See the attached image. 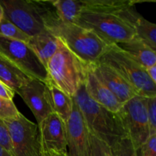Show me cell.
I'll return each mask as SVG.
<instances>
[{"label":"cell","mask_w":156,"mask_h":156,"mask_svg":"<svg viewBox=\"0 0 156 156\" xmlns=\"http://www.w3.org/2000/svg\"><path fill=\"white\" fill-rule=\"evenodd\" d=\"M129 0H85L76 24L89 28L109 44L129 41L136 36L133 27L122 16Z\"/></svg>","instance_id":"cell-1"},{"label":"cell","mask_w":156,"mask_h":156,"mask_svg":"<svg viewBox=\"0 0 156 156\" xmlns=\"http://www.w3.org/2000/svg\"><path fill=\"white\" fill-rule=\"evenodd\" d=\"M4 17L30 37L62 23L53 0H2Z\"/></svg>","instance_id":"cell-2"},{"label":"cell","mask_w":156,"mask_h":156,"mask_svg":"<svg viewBox=\"0 0 156 156\" xmlns=\"http://www.w3.org/2000/svg\"><path fill=\"white\" fill-rule=\"evenodd\" d=\"M73 99L85 118L90 133L109 146L128 136L118 113L111 112L94 101L87 94L84 82Z\"/></svg>","instance_id":"cell-3"},{"label":"cell","mask_w":156,"mask_h":156,"mask_svg":"<svg viewBox=\"0 0 156 156\" xmlns=\"http://www.w3.org/2000/svg\"><path fill=\"white\" fill-rule=\"evenodd\" d=\"M85 66L98 62L108 46L92 30L72 23H60L50 30Z\"/></svg>","instance_id":"cell-4"},{"label":"cell","mask_w":156,"mask_h":156,"mask_svg":"<svg viewBox=\"0 0 156 156\" xmlns=\"http://www.w3.org/2000/svg\"><path fill=\"white\" fill-rule=\"evenodd\" d=\"M48 85L73 98L85 80V65L59 39V47L46 67Z\"/></svg>","instance_id":"cell-5"},{"label":"cell","mask_w":156,"mask_h":156,"mask_svg":"<svg viewBox=\"0 0 156 156\" xmlns=\"http://www.w3.org/2000/svg\"><path fill=\"white\" fill-rule=\"evenodd\" d=\"M98 61L117 72L139 95L147 98L156 96V84L149 79L146 69L116 44H110Z\"/></svg>","instance_id":"cell-6"},{"label":"cell","mask_w":156,"mask_h":156,"mask_svg":"<svg viewBox=\"0 0 156 156\" xmlns=\"http://www.w3.org/2000/svg\"><path fill=\"white\" fill-rule=\"evenodd\" d=\"M3 121L9 130L14 156H46L37 124L22 114Z\"/></svg>","instance_id":"cell-7"},{"label":"cell","mask_w":156,"mask_h":156,"mask_svg":"<svg viewBox=\"0 0 156 156\" xmlns=\"http://www.w3.org/2000/svg\"><path fill=\"white\" fill-rule=\"evenodd\" d=\"M0 56L30 77L47 83L46 68L27 43L0 37Z\"/></svg>","instance_id":"cell-8"},{"label":"cell","mask_w":156,"mask_h":156,"mask_svg":"<svg viewBox=\"0 0 156 156\" xmlns=\"http://www.w3.org/2000/svg\"><path fill=\"white\" fill-rule=\"evenodd\" d=\"M146 100L147 97L135 96L123 103L118 112L128 137L138 150L150 136Z\"/></svg>","instance_id":"cell-9"},{"label":"cell","mask_w":156,"mask_h":156,"mask_svg":"<svg viewBox=\"0 0 156 156\" xmlns=\"http://www.w3.org/2000/svg\"><path fill=\"white\" fill-rule=\"evenodd\" d=\"M68 156H91L90 132L85 118L73 99V108L66 122Z\"/></svg>","instance_id":"cell-10"},{"label":"cell","mask_w":156,"mask_h":156,"mask_svg":"<svg viewBox=\"0 0 156 156\" xmlns=\"http://www.w3.org/2000/svg\"><path fill=\"white\" fill-rule=\"evenodd\" d=\"M18 93L36 118L37 125L53 112L50 94L45 82L32 79L18 88Z\"/></svg>","instance_id":"cell-11"},{"label":"cell","mask_w":156,"mask_h":156,"mask_svg":"<svg viewBox=\"0 0 156 156\" xmlns=\"http://www.w3.org/2000/svg\"><path fill=\"white\" fill-rule=\"evenodd\" d=\"M37 126L46 156L67 152L66 123L57 114L52 113Z\"/></svg>","instance_id":"cell-12"},{"label":"cell","mask_w":156,"mask_h":156,"mask_svg":"<svg viewBox=\"0 0 156 156\" xmlns=\"http://www.w3.org/2000/svg\"><path fill=\"white\" fill-rule=\"evenodd\" d=\"M89 66L100 80L123 104L139 95L137 91L108 65L98 61Z\"/></svg>","instance_id":"cell-13"},{"label":"cell","mask_w":156,"mask_h":156,"mask_svg":"<svg viewBox=\"0 0 156 156\" xmlns=\"http://www.w3.org/2000/svg\"><path fill=\"white\" fill-rule=\"evenodd\" d=\"M84 83L87 94L94 101L111 112L120 111L123 104L100 80L89 65L85 66Z\"/></svg>","instance_id":"cell-14"},{"label":"cell","mask_w":156,"mask_h":156,"mask_svg":"<svg viewBox=\"0 0 156 156\" xmlns=\"http://www.w3.org/2000/svg\"><path fill=\"white\" fill-rule=\"evenodd\" d=\"M137 1H131L122 9L121 15L135 30L136 37L156 50V24L143 18L136 9Z\"/></svg>","instance_id":"cell-15"},{"label":"cell","mask_w":156,"mask_h":156,"mask_svg":"<svg viewBox=\"0 0 156 156\" xmlns=\"http://www.w3.org/2000/svg\"><path fill=\"white\" fill-rule=\"evenodd\" d=\"M116 45L126 52L145 69L156 65L155 50L136 36L129 41L117 43Z\"/></svg>","instance_id":"cell-16"},{"label":"cell","mask_w":156,"mask_h":156,"mask_svg":"<svg viewBox=\"0 0 156 156\" xmlns=\"http://www.w3.org/2000/svg\"><path fill=\"white\" fill-rule=\"evenodd\" d=\"M27 44L33 50L46 68L50 58L57 50L59 47V38L50 31L47 30L35 36L30 37Z\"/></svg>","instance_id":"cell-17"},{"label":"cell","mask_w":156,"mask_h":156,"mask_svg":"<svg viewBox=\"0 0 156 156\" xmlns=\"http://www.w3.org/2000/svg\"><path fill=\"white\" fill-rule=\"evenodd\" d=\"M33 78L30 77L15 66L0 56V81L16 92Z\"/></svg>","instance_id":"cell-18"},{"label":"cell","mask_w":156,"mask_h":156,"mask_svg":"<svg viewBox=\"0 0 156 156\" xmlns=\"http://www.w3.org/2000/svg\"><path fill=\"white\" fill-rule=\"evenodd\" d=\"M53 2L61 22L76 24L85 8V0H55Z\"/></svg>","instance_id":"cell-19"},{"label":"cell","mask_w":156,"mask_h":156,"mask_svg":"<svg viewBox=\"0 0 156 156\" xmlns=\"http://www.w3.org/2000/svg\"><path fill=\"white\" fill-rule=\"evenodd\" d=\"M49 94L51 102L53 112L57 114L64 122L69 118L73 108V98L69 97L57 88L48 85Z\"/></svg>","instance_id":"cell-20"},{"label":"cell","mask_w":156,"mask_h":156,"mask_svg":"<svg viewBox=\"0 0 156 156\" xmlns=\"http://www.w3.org/2000/svg\"><path fill=\"white\" fill-rule=\"evenodd\" d=\"M0 37L18 40L25 43L28 42L30 39V36L24 33L21 29L5 17L2 21H0Z\"/></svg>","instance_id":"cell-21"},{"label":"cell","mask_w":156,"mask_h":156,"mask_svg":"<svg viewBox=\"0 0 156 156\" xmlns=\"http://www.w3.org/2000/svg\"><path fill=\"white\" fill-rule=\"evenodd\" d=\"M110 148L112 156H139V150L128 136L119 140Z\"/></svg>","instance_id":"cell-22"},{"label":"cell","mask_w":156,"mask_h":156,"mask_svg":"<svg viewBox=\"0 0 156 156\" xmlns=\"http://www.w3.org/2000/svg\"><path fill=\"white\" fill-rule=\"evenodd\" d=\"M20 114L13 101L0 97V118L2 120L13 119Z\"/></svg>","instance_id":"cell-23"},{"label":"cell","mask_w":156,"mask_h":156,"mask_svg":"<svg viewBox=\"0 0 156 156\" xmlns=\"http://www.w3.org/2000/svg\"><path fill=\"white\" fill-rule=\"evenodd\" d=\"M91 156H112L111 148L107 143L90 133Z\"/></svg>","instance_id":"cell-24"},{"label":"cell","mask_w":156,"mask_h":156,"mask_svg":"<svg viewBox=\"0 0 156 156\" xmlns=\"http://www.w3.org/2000/svg\"><path fill=\"white\" fill-rule=\"evenodd\" d=\"M146 109L150 129V136L154 135L156 134V96L147 98Z\"/></svg>","instance_id":"cell-25"},{"label":"cell","mask_w":156,"mask_h":156,"mask_svg":"<svg viewBox=\"0 0 156 156\" xmlns=\"http://www.w3.org/2000/svg\"><path fill=\"white\" fill-rule=\"evenodd\" d=\"M0 146L4 148L7 151L13 155L12 153V143H11L10 136H9V130L4 123L2 119L0 118Z\"/></svg>","instance_id":"cell-26"},{"label":"cell","mask_w":156,"mask_h":156,"mask_svg":"<svg viewBox=\"0 0 156 156\" xmlns=\"http://www.w3.org/2000/svg\"><path fill=\"white\" fill-rule=\"evenodd\" d=\"M139 151L140 156H156V134L151 135Z\"/></svg>","instance_id":"cell-27"},{"label":"cell","mask_w":156,"mask_h":156,"mask_svg":"<svg viewBox=\"0 0 156 156\" xmlns=\"http://www.w3.org/2000/svg\"><path fill=\"white\" fill-rule=\"evenodd\" d=\"M15 92L0 81V97L12 100Z\"/></svg>","instance_id":"cell-28"},{"label":"cell","mask_w":156,"mask_h":156,"mask_svg":"<svg viewBox=\"0 0 156 156\" xmlns=\"http://www.w3.org/2000/svg\"><path fill=\"white\" fill-rule=\"evenodd\" d=\"M146 73H147L148 76L149 77V79L156 84V65L152 66L149 67V68L146 69Z\"/></svg>","instance_id":"cell-29"},{"label":"cell","mask_w":156,"mask_h":156,"mask_svg":"<svg viewBox=\"0 0 156 156\" xmlns=\"http://www.w3.org/2000/svg\"><path fill=\"white\" fill-rule=\"evenodd\" d=\"M0 156H14L11 152L0 146Z\"/></svg>","instance_id":"cell-30"},{"label":"cell","mask_w":156,"mask_h":156,"mask_svg":"<svg viewBox=\"0 0 156 156\" xmlns=\"http://www.w3.org/2000/svg\"><path fill=\"white\" fill-rule=\"evenodd\" d=\"M3 18H4V10L2 5L0 4V21H2Z\"/></svg>","instance_id":"cell-31"},{"label":"cell","mask_w":156,"mask_h":156,"mask_svg":"<svg viewBox=\"0 0 156 156\" xmlns=\"http://www.w3.org/2000/svg\"><path fill=\"white\" fill-rule=\"evenodd\" d=\"M53 156H68V155H67V152H62V153L55 154Z\"/></svg>","instance_id":"cell-32"}]
</instances>
